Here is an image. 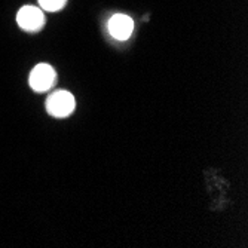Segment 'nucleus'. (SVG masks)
I'll return each instance as SVG.
<instances>
[{
	"label": "nucleus",
	"instance_id": "nucleus-1",
	"mask_svg": "<svg viewBox=\"0 0 248 248\" xmlns=\"http://www.w3.org/2000/svg\"><path fill=\"white\" fill-rule=\"evenodd\" d=\"M75 97L67 91H55L46 101L48 111L55 118H65L75 110Z\"/></svg>",
	"mask_w": 248,
	"mask_h": 248
},
{
	"label": "nucleus",
	"instance_id": "nucleus-3",
	"mask_svg": "<svg viewBox=\"0 0 248 248\" xmlns=\"http://www.w3.org/2000/svg\"><path fill=\"white\" fill-rule=\"evenodd\" d=\"M16 21L21 29L29 30V31H36V30L42 29V26L45 24V16L39 8L24 6L19 9V12L16 15Z\"/></svg>",
	"mask_w": 248,
	"mask_h": 248
},
{
	"label": "nucleus",
	"instance_id": "nucleus-2",
	"mask_svg": "<svg viewBox=\"0 0 248 248\" xmlns=\"http://www.w3.org/2000/svg\"><path fill=\"white\" fill-rule=\"evenodd\" d=\"M55 82V72L49 64L36 65L30 75V86L37 93L48 91Z\"/></svg>",
	"mask_w": 248,
	"mask_h": 248
},
{
	"label": "nucleus",
	"instance_id": "nucleus-5",
	"mask_svg": "<svg viewBox=\"0 0 248 248\" xmlns=\"http://www.w3.org/2000/svg\"><path fill=\"white\" fill-rule=\"evenodd\" d=\"M65 2L67 0H39L40 6L46 11H51V12L60 11L65 5Z\"/></svg>",
	"mask_w": 248,
	"mask_h": 248
},
{
	"label": "nucleus",
	"instance_id": "nucleus-4",
	"mask_svg": "<svg viewBox=\"0 0 248 248\" xmlns=\"http://www.w3.org/2000/svg\"><path fill=\"white\" fill-rule=\"evenodd\" d=\"M134 21L128 15H113L108 21V31L116 40H126L132 34Z\"/></svg>",
	"mask_w": 248,
	"mask_h": 248
}]
</instances>
